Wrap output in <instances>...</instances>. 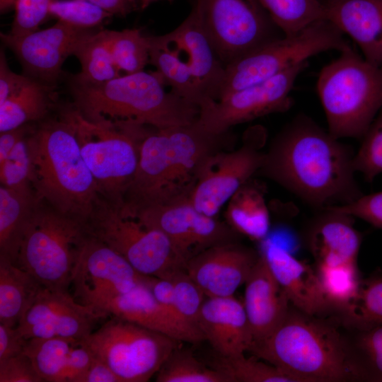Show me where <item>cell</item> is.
I'll list each match as a JSON object with an SVG mask.
<instances>
[{
    "label": "cell",
    "instance_id": "484cf974",
    "mask_svg": "<svg viewBox=\"0 0 382 382\" xmlns=\"http://www.w3.org/2000/svg\"><path fill=\"white\" fill-rule=\"evenodd\" d=\"M314 221L309 245L317 265L357 264L361 243L353 217L325 209Z\"/></svg>",
    "mask_w": 382,
    "mask_h": 382
},
{
    "label": "cell",
    "instance_id": "cb8c5ba5",
    "mask_svg": "<svg viewBox=\"0 0 382 382\" xmlns=\"http://www.w3.org/2000/svg\"><path fill=\"white\" fill-rule=\"evenodd\" d=\"M325 19L359 46L369 62L382 65V0H326Z\"/></svg>",
    "mask_w": 382,
    "mask_h": 382
},
{
    "label": "cell",
    "instance_id": "603a6c76",
    "mask_svg": "<svg viewBox=\"0 0 382 382\" xmlns=\"http://www.w3.org/2000/svg\"><path fill=\"white\" fill-rule=\"evenodd\" d=\"M197 325L219 356L232 357L250 349L254 340L243 303L234 295L207 297Z\"/></svg>",
    "mask_w": 382,
    "mask_h": 382
},
{
    "label": "cell",
    "instance_id": "d6a6232c",
    "mask_svg": "<svg viewBox=\"0 0 382 382\" xmlns=\"http://www.w3.org/2000/svg\"><path fill=\"white\" fill-rule=\"evenodd\" d=\"M284 35H293L312 23L325 19L320 0H260Z\"/></svg>",
    "mask_w": 382,
    "mask_h": 382
},
{
    "label": "cell",
    "instance_id": "11a10c76",
    "mask_svg": "<svg viewBox=\"0 0 382 382\" xmlns=\"http://www.w3.org/2000/svg\"><path fill=\"white\" fill-rule=\"evenodd\" d=\"M138 10H144L152 3L160 0H134Z\"/></svg>",
    "mask_w": 382,
    "mask_h": 382
},
{
    "label": "cell",
    "instance_id": "52a82bcc",
    "mask_svg": "<svg viewBox=\"0 0 382 382\" xmlns=\"http://www.w3.org/2000/svg\"><path fill=\"white\" fill-rule=\"evenodd\" d=\"M320 71L317 91L328 131L335 138L361 139L382 109V65L352 47Z\"/></svg>",
    "mask_w": 382,
    "mask_h": 382
},
{
    "label": "cell",
    "instance_id": "5bb4252c",
    "mask_svg": "<svg viewBox=\"0 0 382 382\" xmlns=\"http://www.w3.org/2000/svg\"><path fill=\"white\" fill-rule=\"evenodd\" d=\"M267 140L260 125L248 128L242 144L236 149L219 151L204 163L189 199L200 212L217 214L236 192L262 168Z\"/></svg>",
    "mask_w": 382,
    "mask_h": 382
},
{
    "label": "cell",
    "instance_id": "ee69618b",
    "mask_svg": "<svg viewBox=\"0 0 382 382\" xmlns=\"http://www.w3.org/2000/svg\"><path fill=\"white\" fill-rule=\"evenodd\" d=\"M52 0H16L10 34L23 35L39 29L50 16Z\"/></svg>",
    "mask_w": 382,
    "mask_h": 382
},
{
    "label": "cell",
    "instance_id": "e0dca14e",
    "mask_svg": "<svg viewBox=\"0 0 382 382\" xmlns=\"http://www.w3.org/2000/svg\"><path fill=\"white\" fill-rule=\"evenodd\" d=\"M143 277L122 255L88 234L70 284L78 302L98 311L104 303L132 290Z\"/></svg>",
    "mask_w": 382,
    "mask_h": 382
},
{
    "label": "cell",
    "instance_id": "74e56055",
    "mask_svg": "<svg viewBox=\"0 0 382 382\" xmlns=\"http://www.w3.org/2000/svg\"><path fill=\"white\" fill-rule=\"evenodd\" d=\"M317 274L332 308L341 310L356 296L361 280L357 264L317 265Z\"/></svg>",
    "mask_w": 382,
    "mask_h": 382
},
{
    "label": "cell",
    "instance_id": "5b68a950",
    "mask_svg": "<svg viewBox=\"0 0 382 382\" xmlns=\"http://www.w3.org/2000/svg\"><path fill=\"white\" fill-rule=\"evenodd\" d=\"M165 86L155 71L144 70L103 83L67 77L73 108L88 121H134L159 128L195 122L199 108Z\"/></svg>",
    "mask_w": 382,
    "mask_h": 382
},
{
    "label": "cell",
    "instance_id": "681fc988",
    "mask_svg": "<svg viewBox=\"0 0 382 382\" xmlns=\"http://www.w3.org/2000/svg\"><path fill=\"white\" fill-rule=\"evenodd\" d=\"M26 342L17 327L0 323V361L23 353Z\"/></svg>",
    "mask_w": 382,
    "mask_h": 382
},
{
    "label": "cell",
    "instance_id": "83f0119b",
    "mask_svg": "<svg viewBox=\"0 0 382 382\" xmlns=\"http://www.w3.org/2000/svg\"><path fill=\"white\" fill-rule=\"evenodd\" d=\"M248 180L228 201L225 219L228 225L239 235L262 242L270 229V216L264 190L255 182Z\"/></svg>",
    "mask_w": 382,
    "mask_h": 382
},
{
    "label": "cell",
    "instance_id": "7c38bea8",
    "mask_svg": "<svg viewBox=\"0 0 382 382\" xmlns=\"http://www.w3.org/2000/svg\"><path fill=\"white\" fill-rule=\"evenodd\" d=\"M81 343L105 363L120 382H146L157 374L180 342L113 316Z\"/></svg>",
    "mask_w": 382,
    "mask_h": 382
},
{
    "label": "cell",
    "instance_id": "836d02e7",
    "mask_svg": "<svg viewBox=\"0 0 382 382\" xmlns=\"http://www.w3.org/2000/svg\"><path fill=\"white\" fill-rule=\"evenodd\" d=\"M345 323L358 330L382 325V275L360 282L356 296L343 308Z\"/></svg>",
    "mask_w": 382,
    "mask_h": 382
},
{
    "label": "cell",
    "instance_id": "c3c4849f",
    "mask_svg": "<svg viewBox=\"0 0 382 382\" xmlns=\"http://www.w3.org/2000/svg\"><path fill=\"white\" fill-rule=\"evenodd\" d=\"M30 79L23 74L13 72L9 67L5 52L1 49L0 52V104L6 100L11 95L21 89Z\"/></svg>",
    "mask_w": 382,
    "mask_h": 382
},
{
    "label": "cell",
    "instance_id": "4316f807",
    "mask_svg": "<svg viewBox=\"0 0 382 382\" xmlns=\"http://www.w3.org/2000/svg\"><path fill=\"white\" fill-rule=\"evenodd\" d=\"M40 202L32 187L0 186V255L15 265L25 227Z\"/></svg>",
    "mask_w": 382,
    "mask_h": 382
},
{
    "label": "cell",
    "instance_id": "3957f363",
    "mask_svg": "<svg viewBox=\"0 0 382 382\" xmlns=\"http://www.w3.org/2000/svg\"><path fill=\"white\" fill-rule=\"evenodd\" d=\"M31 187L37 199L86 224L100 199L81 155L70 110L43 121L28 135Z\"/></svg>",
    "mask_w": 382,
    "mask_h": 382
},
{
    "label": "cell",
    "instance_id": "30bf717a",
    "mask_svg": "<svg viewBox=\"0 0 382 382\" xmlns=\"http://www.w3.org/2000/svg\"><path fill=\"white\" fill-rule=\"evenodd\" d=\"M90 236L122 255L139 273L168 279L187 261L169 239L125 213L120 205L100 197L85 224Z\"/></svg>",
    "mask_w": 382,
    "mask_h": 382
},
{
    "label": "cell",
    "instance_id": "1f68e13d",
    "mask_svg": "<svg viewBox=\"0 0 382 382\" xmlns=\"http://www.w3.org/2000/svg\"><path fill=\"white\" fill-rule=\"evenodd\" d=\"M79 341L60 337L27 339L24 353L43 379L64 382V374L71 349Z\"/></svg>",
    "mask_w": 382,
    "mask_h": 382
},
{
    "label": "cell",
    "instance_id": "ab89813d",
    "mask_svg": "<svg viewBox=\"0 0 382 382\" xmlns=\"http://www.w3.org/2000/svg\"><path fill=\"white\" fill-rule=\"evenodd\" d=\"M361 139L353 165L356 173H361L367 182H372L382 173V109Z\"/></svg>",
    "mask_w": 382,
    "mask_h": 382
},
{
    "label": "cell",
    "instance_id": "4fadbf2b",
    "mask_svg": "<svg viewBox=\"0 0 382 382\" xmlns=\"http://www.w3.org/2000/svg\"><path fill=\"white\" fill-rule=\"evenodd\" d=\"M191 11L225 67L280 37L260 0H192Z\"/></svg>",
    "mask_w": 382,
    "mask_h": 382
},
{
    "label": "cell",
    "instance_id": "ffe728a7",
    "mask_svg": "<svg viewBox=\"0 0 382 382\" xmlns=\"http://www.w3.org/2000/svg\"><path fill=\"white\" fill-rule=\"evenodd\" d=\"M260 253L228 242L210 247L192 257L186 270L207 297L233 296L245 284Z\"/></svg>",
    "mask_w": 382,
    "mask_h": 382
},
{
    "label": "cell",
    "instance_id": "7a4b0ae2",
    "mask_svg": "<svg viewBox=\"0 0 382 382\" xmlns=\"http://www.w3.org/2000/svg\"><path fill=\"white\" fill-rule=\"evenodd\" d=\"M135 127L139 163L122 204L128 214L190 197L209 157L234 141L230 130L213 134L196 122L162 128L135 122Z\"/></svg>",
    "mask_w": 382,
    "mask_h": 382
},
{
    "label": "cell",
    "instance_id": "f1b7e54d",
    "mask_svg": "<svg viewBox=\"0 0 382 382\" xmlns=\"http://www.w3.org/2000/svg\"><path fill=\"white\" fill-rule=\"evenodd\" d=\"M56 88L30 77L0 104V132L44 120L56 102Z\"/></svg>",
    "mask_w": 382,
    "mask_h": 382
},
{
    "label": "cell",
    "instance_id": "9c48e42d",
    "mask_svg": "<svg viewBox=\"0 0 382 382\" xmlns=\"http://www.w3.org/2000/svg\"><path fill=\"white\" fill-rule=\"evenodd\" d=\"M69 110L81 155L100 196L122 205L139 163V139L134 122H94L73 107Z\"/></svg>",
    "mask_w": 382,
    "mask_h": 382
},
{
    "label": "cell",
    "instance_id": "d4e9b609",
    "mask_svg": "<svg viewBox=\"0 0 382 382\" xmlns=\"http://www.w3.org/2000/svg\"><path fill=\"white\" fill-rule=\"evenodd\" d=\"M244 284L243 303L254 343L266 338L282 323L290 302L260 253Z\"/></svg>",
    "mask_w": 382,
    "mask_h": 382
},
{
    "label": "cell",
    "instance_id": "7402d4cb",
    "mask_svg": "<svg viewBox=\"0 0 382 382\" xmlns=\"http://www.w3.org/2000/svg\"><path fill=\"white\" fill-rule=\"evenodd\" d=\"M260 254L289 302L298 311L315 316L332 308L316 272L310 265L270 239L262 241Z\"/></svg>",
    "mask_w": 382,
    "mask_h": 382
},
{
    "label": "cell",
    "instance_id": "2e32d148",
    "mask_svg": "<svg viewBox=\"0 0 382 382\" xmlns=\"http://www.w3.org/2000/svg\"><path fill=\"white\" fill-rule=\"evenodd\" d=\"M127 214L162 232L187 262L210 247L236 241L239 235L217 216L198 211L189 197L146 206Z\"/></svg>",
    "mask_w": 382,
    "mask_h": 382
},
{
    "label": "cell",
    "instance_id": "b9f144b4",
    "mask_svg": "<svg viewBox=\"0 0 382 382\" xmlns=\"http://www.w3.org/2000/svg\"><path fill=\"white\" fill-rule=\"evenodd\" d=\"M28 135L21 139L7 157L0 162L1 185L16 190L32 187V163Z\"/></svg>",
    "mask_w": 382,
    "mask_h": 382
},
{
    "label": "cell",
    "instance_id": "f5cc1de1",
    "mask_svg": "<svg viewBox=\"0 0 382 382\" xmlns=\"http://www.w3.org/2000/svg\"><path fill=\"white\" fill-rule=\"evenodd\" d=\"M102 8L112 16L125 17L134 11L137 6L134 0H87Z\"/></svg>",
    "mask_w": 382,
    "mask_h": 382
},
{
    "label": "cell",
    "instance_id": "8fae6325",
    "mask_svg": "<svg viewBox=\"0 0 382 382\" xmlns=\"http://www.w3.org/2000/svg\"><path fill=\"white\" fill-rule=\"evenodd\" d=\"M351 48L344 34L325 19L293 35H282L225 67L219 98L268 80L320 52Z\"/></svg>",
    "mask_w": 382,
    "mask_h": 382
},
{
    "label": "cell",
    "instance_id": "7bdbcfd3",
    "mask_svg": "<svg viewBox=\"0 0 382 382\" xmlns=\"http://www.w3.org/2000/svg\"><path fill=\"white\" fill-rule=\"evenodd\" d=\"M359 331L356 352L365 381H382V325Z\"/></svg>",
    "mask_w": 382,
    "mask_h": 382
},
{
    "label": "cell",
    "instance_id": "816d5d0a",
    "mask_svg": "<svg viewBox=\"0 0 382 382\" xmlns=\"http://www.w3.org/2000/svg\"><path fill=\"white\" fill-rule=\"evenodd\" d=\"M31 130L28 124L0 132V162H2L7 157L15 145L27 136Z\"/></svg>",
    "mask_w": 382,
    "mask_h": 382
},
{
    "label": "cell",
    "instance_id": "277c9868",
    "mask_svg": "<svg viewBox=\"0 0 382 382\" xmlns=\"http://www.w3.org/2000/svg\"><path fill=\"white\" fill-rule=\"evenodd\" d=\"M249 352L297 382L365 381L356 351L340 333L299 311H289L275 330L254 342Z\"/></svg>",
    "mask_w": 382,
    "mask_h": 382
},
{
    "label": "cell",
    "instance_id": "f6af8a7d",
    "mask_svg": "<svg viewBox=\"0 0 382 382\" xmlns=\"http://www.w3.org/2000/svg\"><path fill=\"white\" fill-rule=\"evenodd\" d=\"M327 209L357 217L376 228H382V191L363 194L350 203Z\"/></svg>",
    "mask_w": 382,
    "mask_h": 382
},
{
    "label": "cell",
    "instance_id": "f546056e",
    "mask_svg": "<svg viewBox=\"0 0 382 382\" xmlns=\"http://www.w3.org/2000/svg\"><path fill=\"white\" fill-rule=\"evenodd\" d=\"M41 287L29 272L0 255V323L16 327Z\"/></svg>",
    "mask_w": 382,
    "mask_h": 382
},
{
    "label": "cell",
    "instance_id": "60d3db41",
    "mask_svg": "<svg viewBox=\"0 0 382 382\" xmlns=\"http://www.w3.org/2000/svg\"><path fill=\"white\" fill-rule=\"evenodd\" d=\"M168 279L173 284L178 313L183 320L197 327L198 316L206 295L186 269L177 270Z\"/></svg>",
    "mask_w": 382,
    "mask_h": 382
},
{
    "label": "cell",
    "instance_id": "6da1fadb",
    "mask_svg": "<svg viewBox=\"0 0 382 382\" xmlns=\"http://www.w3.org/2000/svg\"><path fill=\"white\" fill-rule=\"evenodd\" d=\"M354 153L311 117L299 115L274 137L259 173L321 211L361 196Z\"/></svg>",
    "mask_w": 382,
    "mask_h": 382
},
{
    "label": "cell",
    "instance_id": "d590c367",
    "mask_svg": "<svg viewBox=\"0 0 382 382\" xmlns=\"http://www.w3.org/2000/svg\"><path fill=\"white\" fill-rule=\"evenodd\" d=\"M213 367L226 374L232 382H297L278 367L260 361L255 356L241 354L219 358Z\"/></svg>",
    "mask_w": 382,
    "mask_h": 382
},
{
    "label": "cell",
    "instance_id": "f907efd6",
    "mask_svg": "<svg viewBox=\"0 0 382 382\" xmlns=\"http://www.w3.org/2000/svg\"><path fill=\"white\" fill-rule=\"evenodd\" d=\"M78 382H120V380L105 363L94 357L90 367Z\"/></svg>",
    "mask_w": 382,
    "mask_h": 382
},
{
    "label": "cell",
    "instance_id": "d6986e66",
    "mask_svg": "<svg viewBox=\"0 0 382 382\" xmlns=\"http://www.w3.org/2000/svg\"><path fill=\"white\" fill-rule=\"evenodd\" d=\"M108 316L78 302L68 291L42 286L16 327L25 339L60 337L81 341Z\"/></svg>",
    "mask_w": 382,
    "mask_h": 382
},
{
    "label": "cell",
    "instance_id": "9a60e30c",
    "mask_svg": "<svg viewBox=\"0 0 382 382\" xmlns=\"http://www.w3.org/2000/svg\"><path fill=\"white\" fill-rule=\"evenodd\" d=\"M308 62L297 64L262 82L232 92L199 108L197 124L213 134H223L236 125L289 110L290 96L299 75Z\"/></svg>",
    "mask_w": 382,
    "mask_h": 382
},
{
    "label": "cell",
    "instance_id": "44dd1931",
    "mask_svg": "<svg viewBox=\"0 0 382 382\" xmlns=\"http://www.w3.org/2000/svg\"><path fill=\"white\" fill-rule=\"evenodd\" d=\"M145 276L132 290L104 303L98 311L180 342L197 343L205 340L196 325L180 320L156 299L145 281Z\"/></svg>",
    "mask_w": 382,
    "mask_h": 382
},
{
    "label": "cell",
    "instance_id": "e575fe53",
    "mask_svg": "<svg viewBox=\"0 0 382 382\" xmlns=\"http://www.w3.org/2000/svg\"><path fill=\"white\" fill-rule=\"evenodd\" d=\"M157 382H232L224 373L209 367L188 349L178 347L157 372Z\"/></svg>",
    "mask_w": 382,
    "mask_h": 382
},
{
    "label": "cell",
    "instance_id": "db71d44e",
    "mask_svg": "<svg viewBox=\"0 0 382 382\" xmlns=\"http://www.w3.org/2000/svg\"><path fill=\"white\" fill-rule=\"evenodd\" d=\"M16 0H0L1 13H5L14 9Z\"/></svg>",
    "mask_w": 382,
    "mask_h": 382
},
{
    "label": "cell",
    "instance_id": "8992f818",
    "mask_svg": "<svg viewBox=\"0 0 382 382\" xmlns=\"http://www.w3.org/2000/svg\"><path fill=\"white\" fill-rule=\"evenodd\" d=\"M147 40L149 64L172 92L199 108L219 100L225 66L192 11L173 30Z\"/></svg>",
    "mask_w": 382,
    "mask_h": 382
},
{
    "label": "cell",
    "instance_id": "4dcf8cb0",
    "mask_svg": "<svg viewBox=\"0 0 382 382\" xmlns=\"http://www.w3.org/2000/svg\"><path fill=\"white\" fill-rule=\"evenodd\" d=\"M73 55L81 64L75 76L81 80L103 83L122 76L112 55L110 30L101 29L83 39Z\"/></svg>",
    "mask_w": 382,
    "mask_h": 382
},
{
    "label": "cell",
    "instance_id": "7dc6e473",
    "mask_svg": "<svg viewBox=\"0 0 382 382\" xmlns=\"http://www.w3.org/2000/svg\"><path fill=\"white\" fill-rule=\"evenodd\" d=\"M94 356L91 351L79 341L71 349L64 374V382H78L88 370Z\"/></svg>",
    "mask_w": 382,
    "mask_h": 382
},
{
    "label": "cell",
    "instance_id": "ba28073f",
    "mask_svg": "<svg viewBox=\"0 0 382 382\" xmlns=\"http://www.w3.org/2000/svg\"><path fill=\"white\" fill-rule=\"evenodd\" d=\"M87 236L85 224L40 202L25 227L17 266L43 287L68 291Z\"/></svg>",
    "mask_w": 382,
    "mask_h": 382
},
{
    "label": "cell",
    "instance_id": "ac0fdd59",
    "mask_svg": "<svg viewBox=\"0 0 382 382\" xmlns=\"http://www.w3.org/2000/svg\"><path fill=\"white\" fill-rule=\"evenodd\" d=\"M100 30L80 28L57 21L45 29L21 36L1 33L0 37L19 61L25 75L57 87L66 59L83 39Z\"/></svg>",
    "mask_w": 382,
    "mask_h": 382
},
{
    "label": "cell",
    "instance_id": "f35d334b",
    "mask_svg": "<svg viewBox=\"0 0 382 382\" xmlns=\"http://www.w3.org/2000/svg\"><path fill=\"white\" fill-rule=\"evenodd\" d=\"M50 16L83 29H103L113 16L87 0H52Z\"/></svg>",
    "mask_w": 382,
    "mask_h": 382
},
{
    "label": "cell",
    "instance_id": "8d00e7d4",
    "mask_svg": "<svg viewBox=\"0 0 382 382\" xmlns=\"http://www.w3.org/2000/svg\"><path fill=\"white\" fill-rule=\"evenodd\" d=\"M110 47L114 62L122 75L144 71L149 64L147 36L139 29L110 30Z\"/></svg>",
    "mask_w": 382,
    "mask_h": 382
},
{
    "label": "cell",
    "instance_id": "bcb514c9",
    "mask_svg": "<svg viewBox=\"0 0 382 382\" xmlns=\"http://www.w3.org/2000/svg\"><path fill=\"white\" fill-rule=\"evenodd\" d=\"M30 359L24 353L0 361V382H42Z\"/></svg>",
    "mask_w": 382,
    "mask_h": 382
}]
</instances>
